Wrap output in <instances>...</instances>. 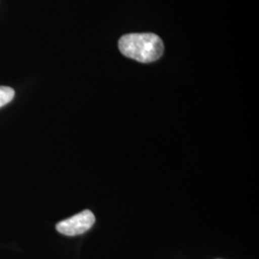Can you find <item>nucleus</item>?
Returning a JSON list of instances; mask_svg holds the SVG:
<instances>
[{"instance_id":"f03ea898","label":"nucleus","mask_w":259,"mask_h":259,"mask_svg":"<svg viewBox=\"0 0 259 259\" xmlns=\"http://www.w3.org/2000/svg\"><path fill=\"white\" fill-rule=\"evenodd\" d=\"M95 223V216L91 210H83L74 216L58 223L57 231L66 236H76L90 231Z\"/></svg>"},{"instance_id":"f257e3e1","label":"nucleus","mask_w":259,"mask_h":259,"mask_svg":"<svg viewBox=\"0 0 259 259\" xmlns=\"http://www.w3.org/2000/svg\"><path fill=\"white\" fill-rule=\"evenodd\" d=\"M121 53L139 63H153L163 54V42L152 33L129 34L121 37L118 42Z\"/></svg>"},{"instance_id":"7ed1b4c3","label":"nucleus","mask_w":259,"mask_h":259,"mask_svg":"<svg viewBox=\"0 0 259 259\" xmlns=\"http://www.w3.org/2000/svg\"><path fill=\"white\" fill-rule=\"evenodd\" d=\"M15 91L9 87H0V108L7 105L13 100Z\"/></svg>"}]
</instances>
